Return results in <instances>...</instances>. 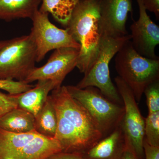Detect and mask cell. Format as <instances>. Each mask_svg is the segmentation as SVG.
<instances>
[{
	"mask_svg": "<svg viewBox=\"0 0 159 159\" xmlns=\"http://www.w3.org/2000/svg\"><path fill=\"white\" fill-rule=\"evenodd\" d=\"M51 96L57 117L54 139L62 152L82 154L103 139L88 112L71 97L66 86L53 90Z\"/></svg>",
	"mask_w": 159,
	"mask_h": 159,
	"instance_id": "6da1fadb",
	"label": "cell"
},
{
	"mask_svg": "<svg viewBox=\"0 0 159 159\" xmlns=\"http://www.w3.org/2000/svg\"><path fill=\"white\" fill-rule=\"evenodd\" d=\"M66 29L80 45L77 67L85 74L99 54L102 36L99 27V0H81L74 9Z\"/></svg>",
	"mask_w": 159,
	"mask_h": 159,
	"instance_id": "7a4b0ae2",
	"label": "cell"
},
{
	"mask_svg": "<svg viewBox=\"0 0 159 159\" xmlns=\"http://www.w3.org/2000/svg\"><path fill=\"white\" fill-rule=\"evenodd\" d=\"M115 68L119 77L129 87L138 102L146 88L159 80V59H151L139 54L131 40L116 54Z\"/></svg>",
	"mask_w": 159,
	"mask_h": 159,
	"instance_id": "3957f363",
	"label": "cell"
},
{
	"mask_svg": "<svg viewBox=\"0 0 159 159\" xmlns=\"http://www.w3.org/2000/svg\"><path fill=\"white\" fill-rule=\"evenodd\" d=\"M66 87L71 97L88 112L103 138L122 123L125 114L124 105L111 101L94 87L84 89L78 88L76 86Z\"/></svg>",
	"mask_w": 159,
	"mask_h": 159,
	"instance_id": "277c9868",
	"label": "cell"
},
{
	"mask_svg": "<svg viewBox=\"0 0 159 159\" xmlns=\"http://www.w3.org/2000/svg\"><path fill=\"white\" fill-rule=\"evenodd\" d=\"M131 38L130 34L117 38L102 37L96 61L76 87L79 89L89 87L97 88L107 99L123 105L116 87L111 80L109 65L112 58L125 43L131 40Z\"/></svg>",
	"mask_w": 159,
	"mask_h": 159,
	"instance_id": "5b68a950",
	"label": "cell"
},
{
	"mask_svg": "<svg viewBox=\"0 0 159 159\" xmlns=\"http://www.w3.org/2000/svg\"><path fill=\"white\" fill-rule=\"evenodd\" d=\"M35 62L36 48L30 34L8 40L0 49V79L25 82Z\"/></svg>",
	"mask_w": 159,
	"mask_h": 159,
	"instance_id": "8992f818",
	"label": "cell"
},
{
	"mask_svg": "<svg viewBox=\"0 0 159 159\" xmlns=\"http://www.w3.org/2000/svg\"><path fill=\"white\" fill-rule=\"evenodd\" d=\"M49 13L38 10L31 18L30 35L36 48V62H39L50 51L63 48L80 49V45L66 29H59L50 21Z\"/></svg>",
	"mask_w": 159,
	"mask_h": 159,
	"instance_id": "52a82bcc",
	"label": "cell"
},
{
	"mask_svg": "<svg viewBox=\"0 0 159 159\" xmlns=\"http://www.w3.org/2000/svg\"><path fill=\"white\" fill-rule=\"evenodd\" d=\"M117 90L122 99L125 114L121 125L125 138L139 159H145L143 141L145 118L141 113L132 91L119 76L115 77Z\"/></svg>",
	"mask_w": 159,
	"mask_h": 159,
	"instance_id": "ba28073f",
	"label": "cell"
},
{
	"mask_svg": "<svg viewBox=\"0 0 159 159\" xmlns=\"http://www.w3.org/2000/svg\"><path fill=\"white\" fill-rule=\"evenodd\" d=\"M79 51V49L71 48L54 50L48 62L42 66L35 67L25 82L30 84L39 80H50L58 88L67 74L77 66Z\"/></svg>",
	"mask_w": 159,
	"mask_h": 159,
	"instance_id": "9c48e42d",
	"label": "cell"
},
{
	"mask_svg": "<svg viewBox=\"0 0 159 159\" xmlns=\"http://www.w3.org/2000/svg\"><path fill=\"white\" fill-rule=\"evenodd\" d=\"M99 27L102 37L112 38L128 35L126 23L132 14V0H99Z\"/></svg>",
	"mask_w": 159,
	"mask_h": 159,
	"instance_id": "30bf717a",
	"label": "cell"
},
{
	"mask_svg": "<svg viewBox=\"0 0 159 159\" xmlns=\"http://www.w3.org/2000/svg\"><path fill=\"white\" fill-rule=\"evenodd\" d=\"M139 8V19L130 27L131 42L134 48L142 56L151 59H159L155 48L159 43V27L147 13L143 0H136Z\"/></svg>",
	"mask_w": 159,
	"mask_h": 159,
	"instance_id": "8fae6325",
	"label": "cell"
},
{
	"mask_svg": "<svg viewBox=\"0 0 159 159\" xmlns=\"http://www.w3.org/2000/svg\"><path fill=\"white\" fill-rule=\"evenodd\" d=\"M61 152L62 147L56 139L39 134L28 144L0 157V159H48Z\"/></svg>",
	"mask_w": 159,
	"mask_h": 159,
	"instance_id": "7c38bea8",
	"label": "cell"
},
{
	"mask_svg": "<svg viewBox=\"0 0 159 159\" xmlns=\"http://www.w3.org/2000/svg\"><path fill=\"white\" fill-rule=\"evenodd\" d=\"M126 143L121 124L111 133L81 155L83 159H121Z\"/></svg>",
	"mask_w": 159,
	"mask_h": 159,
	"instance_id": "4fadbf2b",
	"label": "cell"
},
{
	"mask_svg": "<svg viewBox=\"0 0 159 159\" xmlns=\"http://www.w3.org/2000/svg\"><path fill=\"white\" fill-rule=\"evenodd\" d=\"M56 89L57 87L51 80H38L36 85L31 89L16 95L18 106L35 117L42 108L50 92Z\"/></svg>",
	"mask_w": 159,
	"mask_h": 159,
	"instance_id": "5bb4252c",
	"label": "cell"
},
{
	"mask_svg": "<svg viewBox=\"0 0 159 159\" xmlns=\"http://www.w3.org/2000/svg\"><path fill=\"white\" fill-rule=\"evenodd\" d=\"M42 0H0V20L10 21L21 18L31 19Z\"/></svg>",
	"mask_w": 159,
	"mask_h": 159,
	"instance_id": "9a60e30c",
	"label": "cell"
},
{
	"mask_svg": "<svg viewBox=\"0 0 159 159\" xmlns=\"http://www.w3.org/2000/svg\"><path fill=\"white\" fill-rule=\"evenodd\" d=\"M35 118L31 113L18 107L0 117V128L14 133L35 130Z\"/></svg>",
	"mask_w": 159,
	"mask_h": 159,
	"instance_id": "2e32d148",
	"label": "cell"
},
{
	"mask_svg": "<svg viewBox=\"0 0 159 159\" xmlns=\"http://www.w3.org/2000/svg\"><path fill=\"white\" fill-rule=\"evenodd\" d=\"M34 118L35 131L44 136L54 138L57 127V117L51 95H49L42 108Z\"/></svg>",
	"mask_w": 159,
	"mask_h": 159,
	"instance_id": "e0dca14e",
	"label": "cell"
},
{
	"mask_svg": "<svg viewBox=\"0 0 159 159\" xmlns=\"http://www.w3.org/2000/svg\"><path fill=\"white\" fill-rule=\"evenodd\" d=\"M81 0H42L39 10L51 14L53 18L66 27L76 6Z\"/></svg>",
	"mask_w": 159,
	"mask_h": 159,
	"instance_id": "ac0fdd59",
	"label": "cell"
},
{
	"mask_svg": "<svg viewBox=\"0 0 159 159\" xmlns=\"http://www.w3.org/2000/svg\"><path fill=\"white\" fill-rule=\"evenodd\" d=\"M144 140L151 146L159 147V111L148 113L145 118Z\"/></svg>",
	"mask_w": 159,
	"mask_h": 159,
	"instance_id": "d6986e66",
	"label": "cell"
},
{
	"mask_svg": "<svg viewBox=\"0 0 159 159\" xmlns=\"http://www.w3.org/2000/svg\"><path fill=\"white\" fill-rule=\"evenodd\" d=\"M148 113L159 111V80L148 85L144 91Z\"/></svg>",
	"mask_w": 159,
	"mask_h": 159,
	"instance_id": "ffe728a7",
	"label": "cell"
},
{
	"mask_svg": "<svg viewBox=\"0 0 159 159\" xmlns=\"http://www.w3.org/2000/svg\"><path fill=\"white\" fill-rule=\"evenodd\" d=\"M24 81H19L10 79H0V89L8 92L12 95H18L25 93L34 87Z\"/></svg>",
	"mask_w": 159,
	"mask_h": 159,
	"instance_id": "44dd1931",
	"label": "cell"
},
{
	"mask_svg": "<svg viewBox=\"0 0 159 159\" xmlns=\"http://www.w3.org/2000/svg\"><path fill=\"white\" fill-rule=\"evenodd\" d=\"M18 107L16 95L6 94L0 92V117Z\"/></svg>",
	"mask_w": 159,
	"mask_h": 159,
	"instance_id": "7402d4cb",
	"label": "cell"
},
{
	"mask_svg": "<svg viewBox=\"0 0 159 159\" xmlns=\"http://www.w3.org/2000/svg\"><path fill=\"white\" fill-rule=\"evenodd\" d=\"M145 159H159V147L151 146L143 141Z\"/></svg>",
	"mask_w": 159,
	"mask_h": 159,
	"instance_id": "603a6c76",
	"label": "cell"
},
{
	"mask_svg": "<svg viewBox=\"0 0 159 159\" xmlns=\"http://www.w3.org/2000/svg\"><path fill=\"white\" fill-rule=\"evenodd\" d=\"M146 10L154 14L157 20H159V0H143Z\"/></svg>",
	"mask_w": 159,
	"mask_h": 159,
	"instance_id": "cb8c5ba5",
	"label": "cell"
},
{
	"mask_svg": "<svg viewBox=\"0 0 159 159\" xmlns=\"http://www.w3.org/2000/svg\"><path fill=\"white\" fill-rule=\"evenodd\" d=\"M48 159H83L80 153L61 152L55 153Z\"/></svg>",
	"mask_w": 159,
	"mask_h": 159,
	"instance_id": "d4e9b609",
	"label": "cell"
},
{
	"mask_svg": "<svg viewBox=\"0 0 159 159\" xmlns=\"http://www.w3.org/2000/svg\"><path fill=\"white\" fill-rule=\"evenodd\" d=\"M126 142L125 149L121 159H139L131 146L126 140Z\"/></svg>",
	"mask_w": 159,
	"mask_h": 159,
	"instance_id": "484cf974",
	"label": "cell"
},
{
	"mask_svg": "<svg viewBox=\"0 0 159 159\" xmlns=\"http://www.w3.org/2000/svg\"><path fill=\"white\" fill-rule=\"evenodd\" d=\"M8 40L0 41V49L2 48L3 46H5Z\"/></svg>",
	"mask_w": 159,
	"mask_h": 159,
	"instance_id": "4316f807",
	"label": "cell"
}]
</instances>
